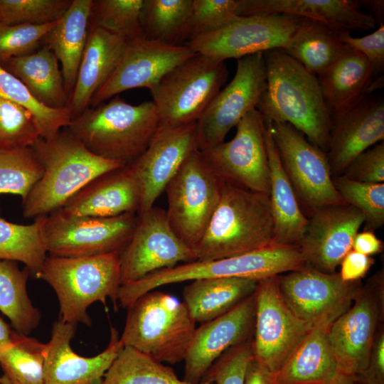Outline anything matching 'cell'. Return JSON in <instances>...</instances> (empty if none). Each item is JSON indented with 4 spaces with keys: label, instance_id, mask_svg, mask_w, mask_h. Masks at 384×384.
<instances>
[{
    "label": "cell",
    "instance_id": "6da1fadb",
    "mask_svg": "<svg viewBox=\"0 0 384 384\" xmlns=\"http://www.w3.org/2000/svg\"><path fill=\"white\" fill-rule=\"evenodd\" d=\"M263 53L267 84L257 107L265 123H287L326 153L332 119L317 77L284 50Z\"/></svg>",
    "mask_w": 384,
    "mask_h": 384
},
{
    "label": "cell",
    "instance_id": "7a4b0ae2",
    "mask_svg": "<svg viewBox=\"0 0 384 384\" xmlns=\"http://www.w3.org/2000/svg\"><path fill=\"white\" fill-rule=\"evenodd\" d=\"M31 148L43 174L22 201L26 218L50 215L96 177L126 165L93 154L67 127L50 139L40 138Z\"/></svg>",
    "mask_w": 384,
    "mask_h": 384
},
{
    "label": "cell",
    "instance_id": "3957f363",
    "mask_svg": "<svg viewBox=\"0 0 384 384\" xmlns=\"http://www.w3.org/2000/svg\"><path fill=\"white\" fill-rule=\"evenodd\" d=\"M160 125L151 100L132 105L116 95L88 107L67 128L93 154L127 165L147 149Z\"/></svg>",
    "mask_w": 384,
    "mask_h": 384
},
{
    "label": "cell",
    "instance_id": "277c9868",
    "mask_svg": "<svg viewBox=\"0 0 384 384\" xmlns=\"http://www.w3.org/2000/svg\"><path fill=\"white\" fill-rule=\"evenodd\" d=\"M273 235L269 195L225 183L195 253L200 261L233 257L269 245Z\"/></svg>",
    "mask_w": 384,
    "mask_h": 384
},
{
    "label": "cell",
    "instance_id": "5b68a950",
    "mask_svg": "<svg viewBox=\"0 0 384 384\" xmlns=\"http://www.w3.org/2000/svg\"><path fill=\"white\" fill-rule=\"evenodd\" d=\"M119 254L63 257L47 256L38 278L55 291L60 319L77 325L91 326L87 308L94 302L106 305L107 299L117 308L122 285Z\"/></svg>",
    "mask_w": 384,
    "mask_h": 384
},
{
    "label": "cell",
    "instance_id": "8992f818",
    "mask_svg": "<svg viewBox=\"0 0 384 384\" xmlns=\"http://www.w3.org/2000/svg\"><path fill=\"white\" fill-rule=\"evenodd\" d=\"M127 309L119 336L122 347H131L161 363L184 361L196 328L183 302L152 290Z\"/></svg>",
    "mask_w": 384,
    "mask_h": 384
},
{
    "label": "cell",
    "instance_id": "52a82bcc",
    "mask_svg": "<svg viewBox=\"0 0 384 384\" xmlns=\"http://www.w3.org/2000/svg\"><path fill=\"white\" fill-rule=\"evenodd\" d=\"M304 266L297 246L271 243L262 248L218 260L176 265L151 273L127 284L126 292L135 300L161 286L199 279L238 277L261 280Z\"/></svg>",
    "mask_w": 384,
    "mask_h": 384
},
{
    "label": "cell",
    "instance_id": "ba28073f",
    "mask_svg": "<svg viewBox=\"0 0 384 384\" xmlns=\"http://www.w3.org/2000/svg\"><path fill=\"white\" fill-rule=\"evenodd\" d=\"M224 184L201 151L195 149L164 189L169 223L194 252L218 205Z\"/></svg>",
    "mask_w": 384,
    "mask_h": 384
},
{
    "label": "cell",
    "instance_id": "9c48e42d",
    "mask_svg": "<svg viewBox=\"0 0 384 384\" xmlns=\"http://www.w3.org/2000/svg\"><path fill=\"white\" fill-rule=\"evenodd\" d=\"M225 61L196 53L165 75L150 90L161 124L196 123L226 82Z\"/></svg>",
    "mask_w": 384,
    "mask_h": 384
},
{
    "label": "cell",
    "instance_id": "30bf717a",
    "mask_svg": "<svg viewBox=\"0 0 384 384\" xmlns=\"http://www.w3.org/2000/svg\"><path fill=\"white\" fill-rule=\"evenodd\" d=\"M301 208L310 215L324 206L344 204L333 181L326 153L287 123H265Z\"/></svg>",
    "mask_w": 384,
    "mask_h": 384
},
{
    "label": "cell",
    "instance_id": "8fae6325",
    "mask_svg": "<svg viewBox=\"0 0 384 384\" xmlns=\"http://www.w3.org/2000/svg\"><path fill=\"white\" fill-rule=\"evenodd\" d=\"M383 315L380 270L361 285L350 308L329 328V341L341 373L355 377L366 368Z\"/></svg>",
    "mask_w": 384,
    "mask_h": 384
},
{
    "label": "cell",
    "instance_id": "7c38bea8",
    "mask_svg": "<svg viewBox=\"0 0 384 384\" xmlns=\"http://www.w3.org/2000/svg\"><path fill=\"white\" fill-rule=\"evenodd\" d=\"M137 213L109 218L69 216L55 210L46 216L43 239L50 256L88 257L120 253L137 225Z\"/></svg>",
    "mask_w": 384,
    "mask_h": 384
},
{
    "label": "cell",
    "instance_id": "4fadbf2b",
    "mask_svg": "<svg viewBox=\"0 0 384 384\" xmlns=\"http://www.w3.org/2000/svg\"><path fill=\"white\" fill-rule=\"evenodd\" d=\"M302 18L281 14L238 16L223 28L194 36L185 45L196 53L220 61L285 50Z\"/></svg>",
    "mask_w": 384,
    "mask_h": 384
},
{
    "label": "cell",
    "instance_id": "5bb4252c",
    "mask_svg": "<svg viewBox=\"0 0 384 384\" xmlns=\"http://www.w3.org/2000/svg\"><path fill=\"white\" fill-rule=\"evenodd\" d=\"M267 84L262 53L238 60L235 75L220 90L196 122V148L204 150L224 142L229 131L257 109Z\"/></svg>",
    "mask_w": 384,
    "mask_h": 384
},
{
    "label": "cell",
    "instance_id": "9a60e30c",
    "mask_svg": "<svg viewBox=\"0 0 384 384\" xmlns=\"http://www.w3.org/2000/svg\"><path fill=\"white\" fill-rule=\"evenodd\" d=\"M265 130L262 114L254 109L236 125V133L231 140L201 151L225 183L269 195L270 180Z\"/></svg>",
    "mask_w": 384,
    "mask_h": 384
},
{
    "label": "cell",
    "instance_id": "2e32d148",
    "mask_svg": "<svg viewBox=\"0 0 384 384\" xmlns=\"http://www.w3.org/2000/svg\"><path fill=\"white\" fill-rule=\"evenodd\" d=\"M277 277L257 283L252 336L253 358L274 373L313 328L289 306L280 292Z\"/></svg>",
    "mask_w": 384,
    "mask_h": 384
},
{
    "label": "cell",
    "instance_id": "e0dca14e",
    "mask_svg": "<svg viewBox=\"0 0 384 384\" xmlns=\"http://www.w3.org/2000/svg\"><path fill=\"white\" fill-rule=\"evenodd\" d=\"M197 260L195 252L176 235L166 210L151 207L138 214L136 227L119 254L122 284L137 282L178 262Z\"/></svg>",
    "mask_w": 384,
    "mask_h": 384
},
{
    "label": "cell",
    "instance_id": "ac0fdd59",
    "mask_svg": "<svg viewBox=\"0 0 384 384\" xmlns=\"http://www.w3.org/2000/svg\"><path fill=\"white\" fill-rule=\"evenodd\" d=\"M280 292L301 319L313 327L329 328L351 306L360 281L343 282L338 273H324L307 267L278 275Z\"/></svg>",
    "mask_w": 384,
    "mask_h": 384
},
{
    "label": "cell",
    "instance_id": "d6986e66",
    "mask_svg": "<svg viewBox=\"0 0 384 384\" xmlns=\"http://www.w3.org/2000/svg\"><path fill=\"white\" fill-rule=\"evenodd\" d=\"M196 54L186 45H169L144 37L129 41L114 72L94 95L90 105L97 106L134 88L151 90L165 75Z\"/></svg>",
    "mask_w": 384,
    "mask_h": 384
},
{
    "label": "cell",
    "instance_id": "ffe728a7",
    "mask_svg": "<svg viewBox=\"0 0 384 384\" xmlns=\"http://www.w3.org/2000/svg\"><path fill=\"white\" fill-rule=\"evenodd\" d=\"M308 219L305 233L297 246L304 266L335 273L344 256L352 250L364 217L359 210L344 203L319 208Z\"/></svg>",
    "mask_w": 384,
    "mask_h": 384
},
{
    "label": "cell",
    "instance_id": "44dd1931",
    "mask_svg": "<svg viewBox=\"0 0 384 384\" xmlns=\"http://www.w3.org/2000/svg\"><path fill=\"white\" fill-rule=\"evenodd\" d=\"M195 149L196 123L177 127L160 125L147 149L129 164L141 190V206L137 214L154 206Z\"/></svg>",
    "mask_w": 384,
    "mask_h": 384
},
{
    "label": "cell",
    "instance_id": "7402d4cb",
    "mask_svg": "<svg viewBox=\"0 0 384 384\" xmlns=\"http://www.w3.org/2000/svg\"><path fill=\"white\" fill-rule=\"evenodd\" d=\"M255 293L223 315L203 323L196 331L184 358L183 380L198 383L224 352L253 336Z\"/></svg>",
    "mask_w": 384,
    "mask_h": 384
},
{
    "label": "cell",
    "instance_id": "603a6c76",
    "mask_svg": "<svg viewBox=\"0 0 384 384\" xmlns=\"http://www.w3.org/2000/svg\"><path fill=\"white\" fill-rule=\"evenodd\" d=\"M331 119L326 156L335 177L341 176L357 156L383 141V95H368Z\"/></svg>",
    "mask_w": 384,
    "mask_h": 384
},
{
    "label": "cell",
    "instance_id": "cb8c5ba5",
    "mask_svg": "<svg viewBox=\"0 0 384 384\" xmlns=\"http://www.w3.org/2000/svg\"><path fill=\"white\" fill-rule=\"evenodd\" d=\"M76 326L60 318L54 322L50 339L45 343L44 384H100L122 348L118 331L111 327L109 344L102 352L80 356L70 346Z\"/></svg>",
    "mask_w": 384,
    "mask_h": 384
},
{
    "label": "cell",
    "instance_id": "d4e9b609",
    "mask_svg": "<svg viewBox=\"0 0 384 384\" xmlns=\"http://www.w3.org/2000/svg\"><path fill=\"white\" fill-rule=\"evenodd\" d=\"M141 190L129 164L96 177L57 210L69 216L109 218L138 213Z\"/></svg>",
    "mask_w": 384,
    "mask_h": 384
},
{
    "label": "cell",
    "instance_id": "484cf974",
    "mask_svg": "<svg viewBox=\"0 0 384 384\" xmlns=\"http://www.w3.org/2000/svg\"><path fill=\"white\" fill-rule=\"evenodd\" d=\"M358 0H240L239 16L281 14L323 23L338 31H369L376 22Z\"/></svg>",
    "mask_w": 384,
    "mask_h": 384
},
{
    "label": "cell",
    "instance_id": "4316f807",
    "mask_svg": "<svg viewBox=\"0 0 384 384\" xmlns=\"http://www.w3.org/2000/svg\"><path fill=\"white\" fill-rule=\"evenodd\" d=\"M128 42L90 21L87 44L68 106L72 119L89 107L94 95L112 76Z\"/></svg>",
    "mask_w": 384,
    "mask_h": 384
},
{
    "label": "cell",
    "instance_id": "83f0119b",
    "mask_svg": "<svg viewBox=\"0 0 384 384\" xmlns=\"http://www.w3.org/2000/svg\"><path fill=\"white\" fill-rule=\"evenodd\" d=\"M373 70L358 50L343 44L336 60L317 79L331 117L358 103L369 95Z\"/></svg>",
    "mask_w": 384,
    "mask_h": 384
},
{
    "label": "cell",
    "instance_id": "f1b7e54d",
    "mask_svg": "<svg viewBox=\"0 0 384 384\" xmlns=\"http://www.w3.org/2000/svg\"><path fill=\"white\" fill-rule=\"evenodd\" d=\"M265 140L270 168L269 197L274 222L273 242L297 246L305 233L309 219L300 207L267 127Z\"/></svg>",
    "mask_w": 384,
    "mask_h": 384
},
{
    "label": "cell",
    "instance_id": "f546056e",
    "mask_svg": "<svg viewBox=\"0 0 384 384\" xmlns=\"http://www.w3.org/2000/svg\"><path fill=\"white\" fill-rule=\"evenodd\" d=\"M315 326L275 373L277 384H332L341 374L328 338Z\"/></svg>",
    "mask_w": 384,
    "mask_h": 384
},
{
    "label": "cell",
    "instance_id": "4dcf8cb0",
    "mask_svg": "<svg viewBox=\"0 0 384 384\" xmlns=\"http://www.w3.org/2000/svg\"><path fill=\"white\" fill-rule=\"evenodd\" d=\"M92 4V0H73L43 40L61 64L68 100L75 85L88 38Z\"/></svg>",
    "mask_w": 384,
    "mask_h": 384
},
{
    "label": "cell",
    "instance_id": "1f68e13d",
    "mask_svg": "<svg viewBox=\"0 0 384 384\" xmlns=\"http://www.w3.org/2000/svg\"><path fill=\"white\" fill-rule=\"evenodd\" d=\"M258 282L238 277L193 280L183 289V302L193 321L203 324L223 315L252 295Z\"/></svg>",
    "mask_w": 384,
    "mask_h": 384
},
{
    "label": "cell",
    "instance_id": "d6a6232c",
    "mask_svg": "<svg viewBox=\"0 0 384 384\" xmlns=\"http://www.w3.org/2000/svg\"><path fill=\"white\" fill-rule=\"evenodd\" d=\"M53 50L45 45L36 51L0 64L18 78L40 103L52 109L68 108L62 71Z\"/></svg>",
    "mask_w": 384,
    "mask_h": 384
},
{
    "label": "cell",
    "instance_id": "836d02e7",
    "mask_svg": "<svg viewBox=\"0 0 384 384\" xmlns=\"http://www.w3.org/2000/svg\"><path fill=\"white\" fill-rule=\"evenodd\" d=\"M338 33L323 23L303 18L284 50L317 77L336 60L341 51L343 43Z\"/></svg>",
    "mask_w": 384,
    "mask_h": 384
},
{
    "label": "cell",
    "instance_id": "e575fe53",
    "mask_svg": "<svg viewBox=\"0 0 384 384\" xmlns=\"http://www.w3.org/2000/svg\"><path fill=\"white\" fill-rule=\"evenodd\" d=\"M193 0H143L140 24L144 37L169 45L189 39Z\"/></svg>",
    "mask_w": 384,
    "mask_h": 384
},
{
    "label": "cell",
    "instance_id": "d590c367",
    "mask_svg": "<svg viewBox=\"0 0 384 384\" xmlns=\"http://www.w3.org/2000/svg\"><path fill=\"white\" fill-rule=\"evenodd\" d=\"M29 270H20L16 262L0 260V311L14 331L28 336L39 324L41 314L27 292Z\"/></svg>",
    "mask_w": 384,
    "mask_h": 384
},
{
    "label": "cell",
    "instance_id": "8d00e7d4",
    "mask_svg": "<svg viewBox=\"0 0 384 384\" xmlns=\"http://www.w3.org/2000/svg\"><path fill=\"white\" fill-rule=\"evenodd\" d=\"M45 218L22 225L0 218V260L21 262L38 278L48 254L43 232Z\"/></svg>",
    "mask_w": 384,
    "mask_h": 384
},
{
    "label": "cell",
    "instance_id": "74e56055",
    "mask_svg": "<svg viewBox=\"0 0 384 384\" xmlns=\"http://www.w3.org/2000/svg\"><path fill=\"white\" fill-rule=\"evenodd\" d=\"M100 384H215L180 380L172 368L131 347H122Z\"/></svg>",
    "mask_w": 384,
    "mask_h": 384
},
{
    "label": "cell",
    "instance_id": "f35d334b",
    "mask_svg": "<svg viewBox=\"0 0 384 384\" xmlns=\"http://www.w3.org/2000/svg\"><path fill=\"white\" fill-rule=\"evenodd\" d=\"M45 343L15 333L0 348V366L11 384H44Z\"/></svg>",
    "mask_w": 384,
    "mask_h": 384
},
{
    "label": "cell",
    "instance_id": "ab89813d",
    "mask_svg": "<svg viewBox=\"0 0 384 384\" xmlns=\"http://www.w3.org/2000/svg\"><path fill=\"white\" fill-rule=\"evenodd\" d=\"M0 98L18 103L34 115L41 138L50 139L72 120L68 108L52 109L40 103L31 94L25 85L15 75L0 65Z\"/></svg>",
    "mask_w": 384,
    "mask_h": 384
},
{
    "label": "cell",
    "instance_id": "60d3db41",
    "mask_svg": "<svg viewBox=\"0 0 384 384\" xmlns=\"http://www.w3.org/2000/svg\"><path fill=\"white\" fill-rule=\"evenodd\" d=\"M42 174L31 147L0 151V194L18 195L23 201Z\"/></svg>",
    "mask_w": 384,
    "mask_h": 384
},
{
    "label": "cell",
    "instance_id": "b9f144b4",
    "mask_svg": "<svg viewBox=\"0 0 384 384\" xmlns=\"http://www.w3.org/2000/svg\"><path fill=\"white\" fill-rule=\"evenodd\" d=\"M143 0H92L90 22L128 41L144 37L140 24Z\"/></svg>",
    "mask_w": 384,
    "mask_h": 384
},
{
    "label": "cell",
    "instance_id": "7bdbcfd3",
    "mask_svg": "<svg viewBox=\"0 0 384 384\" xmlns=\"http://www.w3.org/2000/svg\"><path fill=\"white\" fill-rule=\"evenodd\" d=\"M334 186L343 201L359 210L364 217V230L384 225V183H365L338 176Z\"/></svg>",
    "mask_w": 384,
    "mask_h": 384
},
{
    "label": "cell",
    "instance_id": "ee69618b",
    "mask_svg": "<svg viewBox=\"0 0 384 384\" xmlns=\"http://www.w3.org/2000/svg\"><path fill=\"white\" fill-rule=\"evenodd\" d=\"M40 138L33 114L18 103L0 98V151L31 147Z\"/></svg>",
    "mask_w": 384,
    "mask_h": 384
},
{
    "label": "cell",
    "instance_id": "f6af8a7d",
    "mask_svg": "<svg viewBox=\"0 0 384 384\" xmlns=\"http://www.w3.org/2000/svg\"><path fill=\"white\" fill-rule=\"evenodd\" d=\"M73 0H0V23L47 24L58 20Z\"/></svg>",
    "mask_w": 384,
    "mask_h": 384
},
{
    "label": "cell",
    "instance_id": "bcb514c9",
    "mask_svg": "<svg viewBox=\"0 0 384 384\" xmlns=\"http://www.w3.org/2000/svg\"><path fill=\"white\" fill-rule=\"evenodd\" d=\"M56 21L41 25L0 23V64L39 49L45 36Z\"/></svg>",
    "mask_w": 384,
    "mask_h": 384
},
{
    "label": "cell",
    "instance_id": "7dc6e473",
    "mask_svg": "<svg viewBox=\"0 0 384 384\" xmlns=\"http://www.w3.org/2000/svg\"><path fill=\"white\" fill-rule=\"evenodd\" d=\"M240 0H193L189 39L219 30L233 21Z\"/></svg>",
    "mask_w": 384,
    "mask_h": 384
},
{
    "label": "cell",
    "instance_id": "c3c4849f",
    "mask_svg": "<svg viewBox=\"0 0 384 384\" xmlns=\"http://www.w3.org/2000/svg\"><path fill=\"white\" fill-rule=\"evenodd\" d=\"M252 357V338L224 352L207 370L201 382L245 384L247 367Z\"/></svg>",
    "mask_w": 384,
    "mask_h": 384
},
{
    "label": "cell",
    "instance_id": "681fc988",
    "mask_svg": "<svg viewBox=\"0 0 384 384\" xmlns=\"http://www.w3.org/2000/svg\"><path fill=\"white\" fill-rule=\"evenodd\" d=\"M344 177L360 182H384V142L357 156L347 166Z\"/></svg>",
    "mask_w": 384,
    "mask_h": 384
},
{
    "label": "cell",
    "instance_id": "f907efd6",
    "mask_svg": "<svg viewBox=\"0 0 384 384\" xmlns=\"http://www.w3.org/2000/svg\"><path fill=\"white\" fill-rule=\"evenodd\" d=\"M338 36L343 44L358 50L367 58L374 75L383 73L384 24L379 25L373 33L362 37H353L349 31H338Z\"/></svg>",
    "mask_w": 384,
    "mask_h": 384
},
{
    "label": "cell",
    "instance_id": "816d5d0a",
    "mask_svg": "<svg viewBox=\"0 0 384 384\" xmlns=\"http://www.w3.org/2000/svg\"><path fill=\"white\" fill-rule=\"evenodd\" d=\"M361 384H384V330H378L366 368L354 377Z\"/></svg>",
    "mask_w": 384,
    "mask_h": 384
},
{
    "label": "cell",
    "instance_id": "f5cc1de1",
    "mask_svg": "<svg viewBox=\"0 0 384 384\" xmlns=\"http://www.w3.org/2000/svg\"><path fill=\"white\" fill-rule=\"evenodd\" d=\"M374 263L375 260L372 257L351 250L341 262L338 274L343 282H359L367 274Z\"/></svg>",
    "mask_w": 384,
    "mask_h": 384
},
{
    "label": "cell",
    "instance_id": "db71d44e",
    "mask_svg": "<svg viewBox=\"0 0 384 384\" xmlns=\"http://www.w3.org/2000/svg\"><path fill=\"white\" fill-rule=\"evenodd\" d=\"M352 250L371 257L383 251V242L377 238L373 231L363 230L356 235Z\"/></svg>",
    "mask_w": 384,
    "mask_h": 384
},
{
    "label": "cell",
    "instance_id": "11a10c76",
    "mask_svg": "<svg viewBox=\"0 0 384 384\" xmlns=\"http://www.w3.org/2000/svg\"><path fill=\"white\" fill-rule=\"evenodd\" d=\"M245 384H277L275 373L253 357L247 367Z\"/></svg>",
    "mask_w": 384,
    "mask_h": 384
},
{
    "label": "cell",
    "instance_id": "9f6ffc18",
    "mask_svg": "<svg viewBox=\"0 0 384 384\" xmlns=\"http://www.w3.org/2000/svg\"><path fill=\"white\" fill-rule=\"evenodd\" d=\"M361 7L364 6L376 22V24H384V1L383 0L360 1Z\"/></svg>",
    "mask_w": 384,
    "mask_h": 384
},
{
    "label": "cell",
    "instance_id": "6f0895ef",
    "mask_svg": "<svg viewBox=\"0 0 384 384\" xmlns=\"http://www.w3.org/2000/svg\"><path fill=\"white\" fill-rule=\"evenodd\" d=\"M16 331L0 316V348L10 343Z\"/></svg>",
    "mask_w": 384,
    "mask_h": 384
},
{
    "label": "cell",
    "instance_id": "680465c9",
    "mask_svg": "<svg viewBox=\"0 0 384 384\" xmlns=\"http://www.w3.org/2000/svg\"><path fill=\"white\" fill-rule=\"evenodd\" d=\"M354 377L341 374L332 384H353Z\"/></svg>",
    "mask_w": 384,
    "mask_h": 384
},
{
    "label": "cell",
    "instance_id": "91938a15",
    "mask_svg": "<svg viewBox=\"0 0 384 384\" xmlns=\"http://www.w3.org/2000/svg\"><path fill=\"white\" fill-rule=\"evenodd\" d=\"M0 384H11L9 380L4 375H0Z\"/></svg>",
    "mask_w": 384,
    "mask_h": 384
},
{
    "label": "cell",
    "instance_id": "94428289",
    "mask_svg": "<svg viewBox=\"0 0 384 384\" xmlns=\"http://www.w3.org/2000/svg\"><path fill=\"white\" fill-rule=\"evenodd\" d=\"M353 384H361V383H354Z\"/></svg>",
    "mask_w": 384,
    "mask_h": 384
}]
</instances>
